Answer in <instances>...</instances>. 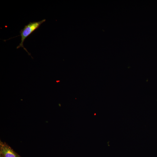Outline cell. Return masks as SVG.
Returning a JSON list of instances; mask_svg holds the SVG:
<instances>
[{"instance_id": "cell-1", "label": "cell", "mask_w": 157, "mask_h": 157, "mask_svg": "<svg viewBox=\"0 0 157 157\" xmlns=\"http://www.w3.org/2000/svg\"><path fill=\"white\" fill-rule=\"evenodd\" d=\"M46 21L45 19H43L39 22H30L27 25H25L24 28L20 31V35L21 37V42L19 45L17 47L18 49L22 47L28 53V55L31 56L30 53H29L23 45L25 39L31 34L34 31L38 28L40 26Z\"/></svg>"}, {"instance_id": "cell-3", "label": "cell", "mask_w": 157, "mask_h": 157, "mask_svg": "<svg viewBox=\"0 0 157 157\" xmlns=\"http://www.w3.org/2000/svg\"><path fill=\"white\" fill-rule=\"evenodd\" d=\"M60 81H59V80L56 81V82H60Z\"/></svg>"}, {"instance_id": "cell-4", "label": "cell", "mask_w": 157, "mask_h": 157, "mask_svg": "<svg viewBox=\"0 0 157 157\" xmlns=\"http://www.w3.org/2000/svg\"><path fill=\"white\" fill-rule=\"evenodd\" d=\"M0 157H3V156H2L0 155Z\"/></svg>"}, {"instance_id": "cell-2", "label": "cell", "mask_w": 157, "mask_h": 157, "mask_svg": "<svg viewBox=\"0 0 157 157\" xmlns=\"http://www.w3.org/2000/svg\"><path fill=\"white\" fill-rule=\"evenodd\" d=\"M0 155L3 157H21L6 143L0 141Z\"/></svg>"}]
</instances>
